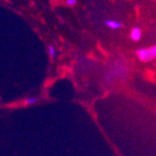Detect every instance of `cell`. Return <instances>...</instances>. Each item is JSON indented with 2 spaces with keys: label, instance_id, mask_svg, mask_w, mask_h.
Instances as JSON below:
<instances>
[{
  "label": "cell",
  "instance_id": "1",
  "mask_svg": "<svg viewBox=\"0 0 156 156\" xmlns=\"http://www.w3.org/2000/svg\"><path fill=\"white\" fill-rule=\"evenodd\" d=\"M127 76L128 69L126 63L122 61H116V62H112L109 66V68L107 69V71L105 72L104 79L107 83H112L116 80L126 78Z\"/></svg>",
  "mask_w": 156,
  "mask_h": 156
},
{
  "label": "cell",
  "instance_id": "2",
  "mask_svg": "<svg viewBox=\"0 0 156 156\" xmlns=\"http://www.w3.org/2000/svg\"><path fill=\"white\" fill-rule=\"evenodd\" d=\"M135 54L142 62H151L152 60L156 59V44L150 48H140L135 51Z\"/></svg>",
  "mask_w": 156,
  "mask_h": 156
},
{
  "label": "cell",
  "instance_id": "3",
  "mask_svg": "<svg viewBox=\"0 0 156 156\" xmlns=\"http://www.w3.org/2000/svg\"><path fill=\"white\" fill-rule=\"evenodd\" d=\"M104 24H105L106 27H108V29H110V30H119V29H121L122 25H123L121 22L116 21V20H110V19L105 20Z\"/></svg>",
  "mask_w": 156,
  "mask_h": 156
},
{
  "label": "cell",
  "instance_id": "4",
  "mask_svg": "<svg viewBox=\"0 0 156 156\" xmlns=\"http://www.w3.org/2000/svg\"><path fill=\"white\" fill-rule=\"evenodd\" d=\"M130 38L133 42H139L142 38V30L139 26H134L130 31Z\"/></svg>",
  "mask_w": 156,
  "mask_h": 156
},
{
  "label": "cell",
  "instance_id": "5",
  "mask_svg": "<svg viewBox=\"0 0 156 156\" xmlns=\"http://www.w3.org/2000/svg\"><path fill=\"white\" fill-rule=\"evenodd\" d=\"M47 50H48V55H49L50 58H56V56H57V50H56V48L52 46V45H49L48 48H47Z\"/></svg>",
  "mask_w": 156,
  "mask_h": 156
},
{
  "label": "cell",
  "instance_id": "6",
  "mask_svg": "<svg viewBox=\"0 0 156 156\" xmlns=\"http://www.w3.org/2000/svg\"><path fill=\"white\" fill-rule=\"evenodd\" d=\"M38 103V98L37 97H27V98L24 101V104L25 105H34Z\"/></svg>",
  "mask_w": 156,
  "mask_h": 156
},
{
  "label": "cell",
  "instance_id": "7",
  "mask_svg": "<svg viewBox=\"0 0 156 156\" xmlns=\"http://www.w3.org/2000/svg\"><path fill=\"white\" fill-rule=\"evenodd\" d=\"M78 2V0H66V3H67L69 7H74Z\"/></svg>",
  "mask_w": 156,
  "mask_h": 156
}]
</instances>
